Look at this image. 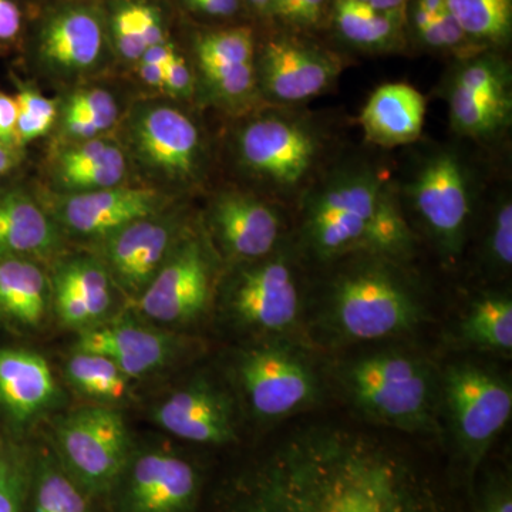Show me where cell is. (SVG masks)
<instances>
[{
  "label": "cell",
  "instance_id": "cell-1",
  "mask_svg": "<svg viewBox=\"0 0 512 512\" xmlns=\"http://www.w3.org/2000/svg\"><path fill=\"white\" fill-rule=\"evenodd\" d=\"M220 512H454L402 448L366 431H292L235 481Z\"/></svg>",
  "mask_w": 512,
  "mask_h": 512
},
{
  "label": "cell",
  "instance_id": "cell-2",
  "mask_svg": "<svg viewBox=\"0 0 512 512\" xmlns=\"http://www.w3.org/2000/svg\"><path fill=\"white\" fill-rule=\"evenodd\" d=\"M292 241L302 261L329 266L357 252L409 261L416 232L404 214L393 171L348 148L296 205Z\"/></svg>",
  "mask_w": 512,
  "mask_h": 512
},
{
  "label": "cell",
  "instance_id": "cell-3",
  "mask_svg": "<svg viewBox=\"0 0 512 512\" xmlns=\"http://www.w3.org/2000/svg\"><path fill=\"white\" fill-rule=\"evenodd\" d=\"M232 124L225 150L235 185L278 202L292 215L346 148L339 124L305 106L261 104Z\"/></svg>",
  "mask_w": 512,
  "mask_h": 512
},
{
  "label": "cell",
  "instance_id": "cell-4",
  "mask_svg": "<svg viewBox=\"0 0 512 512\" xmlns=\"http://www.w3.org/2000/svg\"><path fill=\"white\" fill-rule=\"evenodd\" d=\"M404 259L357 252L329 265L319 323L333 342L397 338L427 319L426 298Z\"/></svg>",
  "mask_w": 512,
  "mask_h": 512
},
{
  "label": "cell",
  "instance_id": "cell-5",
  "mask_svg": "<svg viewBox=\"0 0 512 512\" xmlns=\"http://www.w3.org/2000/svg\"><path fill=\"white\" fill-rule=\"evenodd\" d=\"M414 158L406 175L397 180L404 214L412 215L444 261L456 264L480 210V167L457 144H434Z\"/></svg>",
  "mask_w": 512,
  "mask_h": 512
},
{
  "label": "cell",
  "instance_id": "cell-6",
  "mask_svg": "<svg viewBox=\"0 0 512 512\" xmlns=\"http://www.w3.org/2000/svg\"><path fill=\"white\" fill-rule=\"evenodd\" d=\"M336 375L350 406L369 423L406 433L440 430V383L423 357L382 350L346 360Z\"/></svg>",
  "mask_w": 512,
  "mask_h": 512
},
{
  "label": "cell",
  "instance_id": "cell-7",
  "mask_svg": "<svg viewBox=\"0 0 512 512\" xmlns=\"http://www.w3.org/2000/svg\"><path fill=\"white\" fill-rule=\"evenodd\" d=\"M121 124V147L148 187L177 198L207 183L210 141L188 111L168 101L140 100Z\"/></svg>",
  "mask_w": 512,
  "mask_h": 512
},
{
  "label": "cell",
  "instance_id": "cell-8",
  "mask_svg": "<svg viewBox=\"0 0 512 512\" xmlns=\"http://www.w3.org/2000/svg\"><path fill=\"white\" fill-rule=\"evenodd\" d=\"M301 265L292 237L274 254L229 265L217 288L224 312L239 329L256 335L292 332L305 306Z\"/></svg>",
  "mask_w": 512,
  "mask_h": 512
},
{
  "label": "cell",
  "instance_id": "cell-9",
  "mask_svg": "<svg viewBox=\"0 0 512 512\" xmlns=\"http://www.w3.org/2000/svg\"><path fill=\"white\" fill-rule=\"evenodd\" d=\"M439 90L458 138L490 146L507 136L512 124V69L504 50L485 49L451 60Z\"/></svg>",
  "mask_w": 512,
  "mask_h": 512
},
{
  "label": "cell",
  "instance_id": "cell-10",
  "mask_svg": "<svg viewBox=\"0 0 512 512\" xmlns=\"http://www.w3.org/2000/svg\"><path fill=\"white\" fill-rule=\"evenodd\" d=\"M53 446L66 473L89 497L111 493L133 454L123 414L97 403L63 414L53 429Z\"/></svg>",
  "mask_w": 512,
  "mask_h": 512
},
{
  "label": "cell",
  "instance_id": "cell-11",
  "mask_svg": "<svg viewBox=\"0 0 512 512\" xmlns=\"http://www.w3.org/2000/svg\"><path fill=\"white\" fill-rule=\"evenodd\" d=\"M234 376L249 412L265 423L311 409L322 393L311 360L279 338L239 352Z\"/></svg>",
  "mask_w": 512,
  "mask_h": 512
},
{
  "label": "cell",
  "instance_id": "cell-12",
  "mask_svg": "<svg viewBox=\"0 0 512 512\" xmlns=\"http://www.w3.org/2000/svg\"><path fill=\"white\" fill-rule=\"evenodd\" d=\"M440 387L454 440L473 477L511 419V384L493 367L460 362L447 367Z\"/></svg>",
  "mask_w": 512,
  "mask_h": 512
},
{
  "label": "cell",
  "instance_id": "cell-13",
  "mask_svg": "<svg viewBox=\"0 0 512 512\" xmlns=\"http://www.w3.org/2000/svg\"><path fill=\"white\" fill-rule=\"evenodd\" d=\"M220 261L202 225L191 227L134 301L137 311L161 325H187L201 318L217 295Z\"/></svg>",
  "mask_w": 512,
  "mask_h": 512
},
{
  "label": "cell",
  "instance_id": "cell-14",
  "mask_svg": "<svg viewBox=\"0 0 512 512\" xmlns=\"http://www.w3.org/2000/svg\"><path fill=\"white\" fill-rule=\"evenodd\" d=\"M346 66L345 57L313 36L281 30L256 47L259 99L269 106H305L335 89Z\"/></svg>",
  "mask_w": 512,
  "mask_h": 512
},
{
  "label": "cell",
  "instance_id": "cell-15",
  "mask_svg": "<svg viewBox=\"0 0 512 512\" xmlns=\"http://www.w3.org/2000/svg\"><path fill=\"white\" fill-rule=\"evenodd\" d=\"M291 215L278 202L234 184L214 192L201 225L212 247L229 266L278 251L292 237Z\"/></svg>",
  "mask_w": 512,
  "mask_h": 512
},
{
  "label": "cell",
  "instance_id": "cell-16",
  "mask_svg": "<svg viewBox=\"0 0 512 512\" xmlns=\"http://www.w3.org/2000/svg\"><path fill=\"white\" fill-rule=\"evenodd\" d=\"M191 227L187 207L173 202L97 242L96 256L114 286L136 301Z\"/></svg>",
  "mask_w": 512,
  "mask_h": 512
},
{
  "label": "cell",
  "instance_id": "cell-17",
  "mask_svg": "<svg viewBox=\"0 0 512 512\" xmlns=\"http://www.w3.org/2000/svg\"><path fill=\"white\" fill-rule=\"evenodd\" d=\"M254 30L237 26L202 33L194 43L195 83L207 103L231 117L261 106Z\"/></svg>",
  "mask_w": 512,
  "mask_h": 512
},
{
  "label": "cell",
  "instance_id": "cell-18",
  "mask_svg": "<svg viewBox=\"0 0 512 512\" xmlns=\"http://www.w3.org/2000/svg\"><path fill=\"white\" fill-rule=\"evenodd\" d=\"M109 43L99 15L87 6H66L43 22L35 59L52 82L76 84L100 73L109 62Z\"/></svg>",
  "mask_w": 512,
  "mask_h": 512
},
{
  "label": "cell",
  "instance_id": "cell-19",
  "mask_svg": "<svg viewBox=\"0 0 512 512\" xmlns=\"http://www.w3.org/2000/svg\"><path fill=\"white\" fill-rule=\"evenodd\" d=\"M200 487V474L191 461L150 448L133 451L113 491L117 512H195Z\"/></svg>",
  "mask_w": 512,
  "mask_h": 512
},
{
  "label": "cell",
  "instance_id": "cell-20",
  "mask_svg": "<svg viewBox=\"0 0 512 512\" xmlns=\"http://www.w3.org/2000/svg\"><path fill=\"white\" fill-rule=\"evenodd\" d=\"M175 198L148 185L60 194L50 212L63 234L100 242L119 229L170 207Z\"/></svg>",
  "mask_w": 512,
  "mask_h": 512
},
{
  "label": "cell",
  "instance_id": "cell-21",
  "mask_svg": "<svg viewBox=\"0 0 512 512\" xmlns=\"http://www.w3.org/2000/svg\"><path fill=\"white\" fill-rule=\"evenodd\" d=\"M154 423L178 439L222 446L237 437L231 397L214 383L194 380L158 404Z\"/></svg>",
  "mask_w": 512,
  "mask_h": 512
},
{
  "label": "cell",
  "instance_id": "cell-22",
  "mask_svg": "<svg viewBox=\"0 0 512 512\" xmlns=\"http://www.w3.org/2000/svg\"><path fill=\"white\" fill-rule=\"evenodd\" d=\"M52 308L70 329L87 330L104 322L113 308L114 286L96 255L60 259L53 269Z\"/></svg>",
  "mask_w": 512,
  "mask_h": 512
},
{
  "label": "cell",
  "instance_id": "cell-23",
  "mask_svg": "<svg viewBox=\"0 0 512 512\" xmlns=\"http://www.w3.org/2000/svg\"><path fill=\"white\" fill-rule=\"evenodd\" d=\"M76 350L111 360L130 379L151 375L174 359L178 342L170 333L134 320H111L80 332Z\"/></svg>",
  "mask_w": 512,
  "mask_h": 512
},
{
  "label": "cell",
  "instance_id": "cell-24",
  "mask_svg": "<svg viewBox=\"0 0 512 512\" xmlns=\"http://www.w3.org/2000/svg\"><path fill=\"white\" fill-rule=\"evenodd\" d=\"M427 99L412 84H380L359 114L366 144L379 150L413 146L423 136Z\"/></svg>",
  "mask_w": 512,
  "mask_h": 512
},
{
  "label": "cell",
  "instance_id": "cell-25",
  "mask_svg": "<svg viewBox=\"0 0 512 512\" xmlns=\"http://www.w3.org/2000/svg\"><path fill=\"white\" fill-rule=\"evenodd\" d=\"M63 232L49 211L29 192L0 187V258L40 262L62 251Z\"/></svg>",
  "mask_w": 512,
  "mask_h": 512
},
{
  "label": "cell",
  "instance_id": "cell-26",
  "mask_svg": "<svg viewBox=\"0 0 512 512\" xmlns=\"http://www.w3.org/2000/svg\"><path fill=\"white\" fill-rule=\"evenodd\" d=\"M59 389L45 357L28 349H0V412L26 426L57 402Z\"/></svg>",
  "mask_w": 512,
  "mask_h": 512
},
{
  "label": "cell",
  "instance_id": "cell-27",
  "mask_svg": "<svg viewBox=\"0 0 512 512\" xmlns=\"http://www.w3.org/2000/svg\"><path fill=\"white\" fill-rule=\"evenodd\" d=\"M130 163L120 143L97 137L63 148L52 164V184L60 194H82L127 184Z\"/></svg>",
  "mask_w": 512,
  "mask_h": 512
},
{
  "label": "cell",
  "instance_id": "cell-28",
  "mask_svg": "<svg viewBox=\"0 0 512 512\" xmlns=\"http://www.w3.org/2000/svg\"><path fill=\"white\" fill-rule=\"evenodd\" d=\"M326 26L343 46L366 55H396L410 46L404 13L384 12L357 0H332Z\"/></svg>",
  "mask_w": 512,
  "mask_h": 512
},
{
  "label": "cell",
  "instance_id": "cell-29",
  "mask_svg": "<svg viewBox=\"0 0 512 512\" xmlns=\"http://www.w3.org/2000/svg\"><path fill=\"white\" fill-rule=\"evenodd\" d=\"M52 308V284L43 264L0 258V322L18 329L39 328Z\"/></svg>",
  "mask_w": 512,
  "mask_h": 512
},
{
  "label": "cell",
  "instance_id": "cell-30",
  "mask_svg": "<svg viewBox=\"0 0 512 512\" xmlns=\"http://www.w3.org/2000/svg\"><path fill=\"white\" fill-rule=\"evenodd\" d=\"M404 22L409 45L426 52L458 60L485 50L460 28L444 0H407Z\"/></svg>",
  "mask_w": 512,
  "mask_h": 512
},
{
  "label": "cell",
  "instance_id": "cell-31",
  "mask_svg": "<svg viewBox=\"0 0 512 512\" xmlns=\"http://www.w3.org/2000/svg\"><path fill=\"white\" fill-rule=\"evenodd\" d=\"M461 345L483 352L511 355L512 299L507 292L478 296L464 313L457 328Z\"/></svg>",
  "mask_w": 512,
  "mask_h": 512
},
{
  "label": "cell",
  "instance_id": "cell-32",
  "mask_svg": "<svg viewBox=\"0 0 512 512\" xmlns=\"http://www.w3.org/2000/svg\"><path fill=\"white\" fill-rule=\"evenodd\" d=\"M460 28L485 49L504 50L512 36V0H444Z\"/></svg>",
  "mask_w": 512,
  "mask_h": 512
},
{
  "label": "cell",
  "instance_id": "cell-33",
  "mask_svg": "<svg viewBox=\"0 0 512 512\" xmlns=\"http://www.w3.org/2000/svg\"><path fill=\"white\" fill-rule=\"evenodd\" d=\"M64 370L74 389L94 403L116 406L127 399L130 392V377L107 357L97 353L74 350Z\"/></svg>",
  "mask_w": 512,
  "mask_h": 512
},
{
  "label": "cell",
  "instance_id": "cell-34",
  "mask_svg": "<svg viewBox=\"0 0 512 512\" xmlns=\"http://www.w3.org/2000/svg\"><path fill=\"white\" fill-rule=\"evenodd\" d=\"M33 512H89L87 495L83 493L53 451L33 457Z\"/></svg>",
  "mask_w": 512,
  "mask_h": 512
},
{
  "label": "cell",
  "instance_id": "cell-35",
  "mask_svg": "<svg viewBox=\"0 0 512 512\" xmlns=\"http://www.w3.org/2000/svg\"><path fill=\"white\" fill-rule=\"evenodd\" d=\"M33 457L10 440H0V512H23L32 488Z\"/></svg>",
  "mask_w": 512,
  "mask_h": 512
},
{
  "label": "cell",
  "instance_id": "cell-36",
  "mask_svg": "<svg viewBox=\"0 0 512 512\" xmlns=\"http://www.w3.org/2000/svg\"><path fill=\"white\" fill-rule=\"evenodd\" d=\"M484 262L494 274H508L512 266V197L507 188L497 192L488 208L484 235Z\"/></svg>",
  "mask_w": 512,
  "mask_h": 512
},
{
  "label": "cell",
  "instance_id": "cell-37",
  "mask_svg": "<svg viewBox=\"0 0 512 512\" xmlns=\"http://www.w3.org/2000/svg\"><path fill=\"white\" fill-rule=\"evenodd\" d=\"M332 0H272L269 18L288 32L311 35L328 25Z\"/></svg>",
  "mask_w": 512,
  "mask_h": 512
},
{
  "label": "cell",
  "instance_id": "cell-38",
  "mask_svg": "<svg viewBox=\"0 0 512 512\" xmlns=\"http://www.w3.org/2000/svg\"><path fill=\"white\" fill-rule=\"evenodd\" d=\"M18 103V133L19 147H25L37 138L45 136L50 127L55 124L57 106L55 101L42 93L30 89H20L15 96Z\"/></svg>",
  "mask_w": 512,
  "mask_h": 512
},
{
  "label": "cell",
  "instance_id": "cell-39",
  "mask_svg": "<svg viewBox=\"0 0 512 512\" xmlns=\"http://www.w3.org/2000/svg\"><path fill=\"white\" fill-rule=\"evenodd\" d=\"M63 113L74 114L93 121L101 133H107L120 120V106L116 96L104 87H83L70 94Z\"/></svg>",
  "mask_w": 512,
  "mask_h": 512
},
{
  "label": "cell",
  "instance_id": "cell-40",
  "mask_svg": "<svg viewBox=\"0 0 512 512\" xmlns=\"http://www.w3.org/2000/svg\"><path fill=\"white\" fill-rule=\"evenodd\" d=\"M111 36L117 53L126 62L137 63L146 52L143 39L138 33L136 20H134L131 3L121 6L111 19Z\"/></svg>",
  "mask_w": 512,
  "mask_h": 512
},
{
  "label": "cell",
  "instance_id": "cell-41",
  "mask_svg": "<svg viewBox=\"0 0 512 512\" xmlns=\"http://www.w3.org/2000/svg\"><path fill=\"white\" fill-rule=\"evenodd\" d=\"M165 93L175 100H190L197 93L194 70L183 56L175 50L170 63L165 67Z\"/></svg>",
  "mask_w": 512,
  "mask_h": 512
},
{
  "label": "cell",
  "instance_id": "cell-42",
  "mask_svg": "<svg viewBox=\"0 0 512 512\" xmlns=\"http://www.w3.org/2000/svg\"><path fill=\"white\" fill-rule=\"evenodd\" d=\"M131 9L146 50L167 42L160 12L156 8L144 3H131Z\"/></svg>",
  "mask_w": 512,
  "mask_h": 512
},
{
  "label": "cell",
  "instance_id": "cell-43",
  "mask_svg": "<svg viewBox=\"0 0 512 512\" xmlns=\"http://www.w3.org/2000/svg\"><path fill=\"white\" fill-rule=\"evenodd\" d=\"M477 512H512V491L507 480H491L481 493Z\"/></svg>",
  "mask_w": 512,
  "mask_h": 512
},
{
  "label": "cell",
  "instance_id": "cell-44",
  "mask_svg": "<svg viewBox=\"0 0 512 512\" xmlns=\"http://www.w3.org/2000/svg\"><path fill=\"white\" fill-rule=\"evenodd\" d=\"M16 126H18V103L15 97L0 92V141L20 150Z\"/></svg>",
  "mask_w": 512,
  "mask_h": 512
},
{
  "label": "cell",
  "instance_id": "cell-45",
  "mask_svg": "<svg viewBox=\"0 0 512 512\" xmlns=\"http://www.w3.org/2000/svg\"><path fill=\"white\" fill-rule=\"evenodd\" d=\"M62 126L64 136L69 138L72 143L93 140V138L101 137V134H103L93 121L70 113H63Z\"/></svg>",
  "mask_w": 512,
  "mask_h": 512
},
{
  "label": "cell",
  "instance_id": "cell-46",
  "mask_svg": "<svg viewBox=\"0 0 512 512\" xmlns=\"http://www.w3.org/2000/svg\"><path fill=\"white\" fill-rule=\"evenodd\" d=\"M195 12L210 18L227 19L238 13L241 0H185Z\"/></svg>",
  "mask_w": 512,
  "mask_h": 512
},
{
  "label": "cell",
  "instance_id": "cell-47",
  "mask_svg": "<svg viewBox=\"0 0 512 512\" xmlns=\"http://www.w3.org/2000/svg\"><path fill=\"white\" fill-rule=\"evenodd\" d=\"M22 15L13 0H0V42H9L19 35Z\"/></svg>",
  "mask_w": 512,
  "mask_h": 512
},
{
  "label": "cell",
  "instance_id": "cell-48",
  "mask_svg": "<svg viewBox=\"0 0 512 512\" xmlns=\"http://www.w3.org/2000/svg\"><path fill=\"white\" fill-rule=\"evenodd\" d=\"M138 77L141 82L147 84L150 89L160 90L165 93V69L157 66V64L138 60L137 62Z\"/></svg>",
  "mask_w": 512,
  "mask_h": 512
},
{
  "label": "cell",
  "instance_id": "cell-49",
  "mask_svg": "<svg viewBox=\"0 0 512 512\" xmlns=\"http://www.w3.org/2000/svg\"><path fill=\"white\" fill-rule=\"evenodd\" d=\"M20 161L19 148L10 147L0 141V177L12 173Z\"/></svg>",
  "mask_w": 512,
  "mask_h": 512
},
{
  "label": "cell",
  "instance_id": "cell-50",
  "mask_svg": "<svg viewBox=\"0 0 512 512\" xmlns=\"http://www.w3.org/2000/svg\"><path fill=\"white\" fill-rule=\"evenodd\" d=\"M357 2L365 3L370 8L384 10V12H402L406 8L407 0H357Z\"/></svg>",
  "mask_w": 512,
  "mask_h": 512
}]
</instances>
